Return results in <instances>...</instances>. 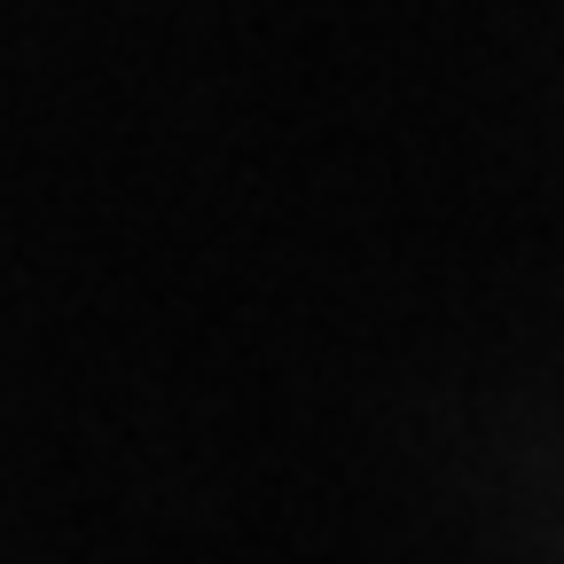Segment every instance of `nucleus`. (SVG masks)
I'll return each mask as SVG.
<instances>
[]
</instances>
